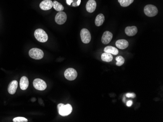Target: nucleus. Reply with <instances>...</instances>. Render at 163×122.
Wrapping results in <instances>:
<instances>
[{
	"label": "nucleus",
	"mask_w": 163,
	"mask_h": 122,
	"mask_svg": "<svg viewBox=\"0 0 163 122\" xmlns=\"http://www.w3.org/2000/svg\"><path fill=\"white\" fill-rule=\"evenodd\" d=\"M116 60L117 61V62L116 63V65L118 66H122L124 63V58L121 55L116 57Z\"/></svg>",
	"instance_id": "obj_21"
},
{
	"label": "nucleus",
	"mask_w": 163,
	"mask_h": 122,
	"mask_svg": "<svg viewBox=\"0 0 163 122\" xmlns=\"http://www.w3.org/2000/svg\"><path fill=\"white\" fill-rule=\"evenodd\" d=\"M96 2L95 0H89L86 4V9L89 13H92L96 8Z\"/></svg>",
	"instance_id": "obj_11"
},
{
	"label": "nucleus",
	"mask_w": 163,
	"mask_h": 122,
	"mask_svg": "<svg viewBox=\"0 0 163 122\" xmlns=\"http://www.w3.org/2000/svg\"><path fill=\"white\" fill-rule=\"evenodd\" d=\"M18 83L16 80H13L10 83L8 87V92L10 94H15L17 89Z\"/></svg>",
	"instance_id": "obj_12"
},
{
	"label": "nucleus",
	"mask_w": 163,
	"mask_h": 122,
	"mask_svg": "<svg viewBox=\"0 0 163 122\" xmlns=\"http://www.w3.org/2000/svg\"><path fill=\"white\" fill-rule=\"evenodd\" d=\"M118 1L123 7H127L133 3L134 0H118Z\"/></svg>",
	"instance_id": "obj_20"
},
{
	"label": "nucleus",
	"mask_w": 163,
	"mask_h": 122,
	"mask_svg": "<svg viewBox=\"0 0 163 122\" xmlns=\"http://www.w3.org/2000/svg\"><path fill=\"white\" fill-rule=\"evenodd\" d=\"M137 28L133 26H127L125 29V33L129 36H133L137 33Z\"/></svg>",
	"instance_id": "obj_13"
},
{
	"label": "nucleus",
	"mask_w": 163,
	"mask_h": 122,
	"mask_svg": "<svg viewBox=\"0 0 163 122\" xmlns=\"http://www.w3.org/2000/svg\"><path fill=\"white\" fill-rule=\"evenodd\" d=\"M126 96L129 98H135L136 97L135 94L134 93H128V94H126Z\"/></svg>",
	"instance_id": "obj_23"
},
{
	"label": "nucleus",
	"mask_w": 163,
	"mask_h": 122,
	"mask_svg": "<svg viewBox=\"0 0 163 122\" xmlns=\"http://www.w3.org/2000/svg\"><path fill=\"white\" fill-rule=\"evenodd\" d=\"M80 36L82 41L84 43L87 44L90 43L92 37L90 32L87 29L83 28L82 29L81 31Z\"/></svg>",
	"instance_id": "obj_6"
},
{
	"label": "nucleus",
	"mask_w": 163,
	"mask_h": 122,
	"mask_svg": "<svg viewBox=\"0 0 163 122\" xmlns=\"http://www.w3.org/2000/svg\"><path fill=\"white\" fill-rule=\"evenodd\" d=\"M67 19V16L66 13L63 11H60L58 12L56 14L55 21L56 23L58 24H63L66 22Z\"/></svg>",
	"instance_id": "obj_8"
},
{
	"label": "nucleus",
	"mask_w": 163,
	"mask_h": 122,
	"mask_svg": "<svg viewBox=\"0 0 163 122\" xmlns=\"http://www.w3.org/2000/svg\"><path fill=\"white\" fill-rule=\"evenodd\" d=\"M73 1V0H66V3L69 6H70V4H71V3Z\"/></svg>",
	"instance_id": "obj_25"
},
{
	"label": "nucleus",
	"mask_w": 163,
	"mask_h": 122,
	"mask_svg": "<svg viewBox=\"0 0 163 122\" xmlns=\"http://www.w3.org/2000/svg\"><path fill=\"white\" fill-rule=\"evenodd\" d=\"M14 122H27L28 121L27 119L23 117H15L13 119Z\"/></svg>",
	"instance_id": "obj_22"
},
{
	"label": "nucleus",
	"mask_w": 163,
	"mask_h": 122,
	"mask_svg": "<svg viewBox=\"0 0 163 122\" xmlns=\"http://www.w3.org/2000/svg\"><path fill=\"white\" fill-rule=\"evenodd\" d=\"M101 59L104 62H110L113 60V56L109 52H104L101 55Z\"/></svg>",
	"instance_id": "obj_18"
},
{
	"label": "nucleus",
	"mask_w": 163,
	"mask_h": 122,
	"mask_svg": "<svg viewBox=\"0 0 163 122\" xmlns=\"http://www.w3.org/2000/svg\"><path fill=\"white\" fill-rule=\"evenodd\" d=\"M34 36L36 40L40 43H46L48 40V35L44 30L37 29L34 32Z\"/></svg>",
	"instance_id": "obj_2"
},
{
	"label": "nucleus",
	"mask_w": 163,
	"mask_h": 122,
	"mask_svg": "<svg viewBox=\"0 0 163 122\" xmlns=\"http://www.w3.org/2000/svg\"><path fill=\"white\" fill-rule=\"evenodd\" d=\"M53 7L55 10L58 12L63 11L64 9V7L63 5L56 1H54L53 2Z\"/></svg>",
	"instance_id": "obj_19"
},
{
	"label": "nucleus",
	"mask_w": 163,
	"mask_h": 122,
	"mask_svg": "<svg viewBox=\"0 0 163 122\" xmlns=\"http://www.w3.org/2000/svg\"><path fill=\"white\" fill-rule=\"evenodd\" d=\"M29 81L28 78L26 77H21L20 81V86L22 90H26L29 87Z\"/></svg>",
	"instance_id": "obj_15"
},
{
	"label": "nucleus",
	"mask_w": 163,
	"mask_h": 122,
	"mask_svg": "<svg viewBox=\"0 0 163 122\" xmlns=\"http://www.w3.org/2000/svg\"><path fill=\"white\" fill-rule=\"evenodd\" d=\"M104 21V16L103 14H99L96 16L95 23L97 26H102Z\"/></svg>",
	"instance_id": "obj_17"
},
{
	"label": "nucleus",
	"mask_w": 163,
	"mask_h": 122,
	"mask_svg": "<svg viewBox=\"0 0 163 122\" xmlns=\"http://www.w3.org/2000/svg\"><path fill=\"white\" fill-rule=\"evenodd\" d=\"M33 86L36 89L39 91H44L47 87L45 81L40 78H36L33 82Z\"/></svg>",
	"instance_id": "obj_7"
},
{
	"label": "nucleus",
	"mask_w": 163,
	"mask_h": 122,
	"mask_svg": "<svg viewBox=\"0 0 163 122\" xmlns=\"http://www.w3.org/2000/svg\"><path fill=\"white\" fill-rule=\"evenodd\" d=\"M80 3L81 0H78L77 1V3H76V4H77V6H80Z\"/></svg>",
	"instance_id": "obj_26"
},
{
	"label": "nucleus",
	"mask_w": 163,
	"mask_h": 122,
	"mask_svg": "<svg viewBox=\"0 0 163 122\" xmlns=\"http://www.w3.org/2000/svg\"><path fill=\"white\" fill-rule=\"evenodd\" d=\"M128 41L126 40H119L116 41V47L120 49H125L129 46Z\"/></svg>",
	"instance_id": "obj_14"
},
{
	"label": "nucleus",
	"mask_w": 163,
	"mask_h": 122,
	"mask_svg": "<svg viewBox=\"0 0 163 122\" xmlns=\"http://www.w3.org/2000/svg\"><path fill=\"white\" fill-rule=\"evenodd\" d=\"M144 14L149 17L156 16L158 12L157 7L152 4H147L144 8Z\"/></svg>",
	"instance_id": "obj_3"
},
{
	"label": "nucleus",
	"mask_w": 163,
	"mask_h": 122,
	"mask_svg": "<svg viewBox=\"0 0 163 122\" xmlns=\"http://www.w3.org/2000/svg\"><path fill=\"white\" fill-rule=\"evenodd\" d=\"M113 38V34L109 31L104 32L102 37V42L103 44H107L110 43Z\"/></svg>",
	"instance_id": "obj_10"
},
{
	"label": "nucleus",
	"mask_w": 163,
	"mask_h": 122,
	"mask_svg": "<svg viewBox=\"0 0 163 122\" xmlns=\"http://www.w3.org/2000/svg\"><path fill=\"white\" fill-rule=\"evenodd\" d=\"M29 55L30 57L35 60H41L44 57V52L40 49L33 48L29 51Z\"/></svg>",
	"instance_id": "obj_4"
},
{
	"label": "nucleus",
	"mask_w": 163,
	"mask_h": 122,
	"mask_svg": "<svg viewBox=\"0 0 163 122\" xmlns=\"http://www.w3.org/2000/svg\"><path fill=\"white\" fill-rule=\"evenodd\" d=\"M57 108L59 113L63 116H66L69 115L72 111V107L70 104L64 105L61 103L58 104Z\"/></svg>",
	"instance_id": "obj_1"
},
{
	"label": "nucleus",
	"mask_w": 163,
	"mask_h": 122,
	"mask_svg": "<svg viewBox=\"0 0 163 122\" xmlns=\"http://www.w3.org/2000/svg\"><path fill=\"white\" fill-rule=\"evenodd\" d=\"M53 7V1L51 0H44L40 4V9L43 10H49Z\"/></svg>",
	"instance_id": "obj_9"
},
{
	"label": "nucleus",
	"mask_w": 163,
	"mask_h": 122,
	"mask_svg": "<svg viewBox=\"0 0 163 122\" xmlns=\"http://www.w3.org/2000/svg\"><path fill=\"white\" fill-rule=\"evenodd\" d=\"M104 52H109L113 55H117L119 53V51L115 47L112 46H108L104 49Z\"/></svg>",
	"instance_id": "obj_16"
},
{
	"label": "nucleus",
	"mask_w": 163,
	"mask_h": 122,
	"mask_svg": "<svg viewBox=\"0 0 163 122\" xmlns=\"http://www.w3.org/2000/svg\"><path fill=\"white\" fill-rule=\"evenodd\" d=\"M77 72L74 69L69 68L65 71L64 73V77L66 79L72 81L76 79L77 77Z\"/></svg>",
	"instance_id": "obj_5"
},
{
	"label": "nucleus",
	"mask_w": 163,
	"mask_h": 122,
	"mask_svg": "<svg viewBox=\"0 0 163 122\" xmlns=\"http://www.w3.org/2000/svg\"><path fill=\"white\" fill-rule=\"evenodd\" d=\"M132 100L127 101V106H129V107L132 106Z\"/></svg>",
	"instance_id": "obj_24"
}]
</instances>
